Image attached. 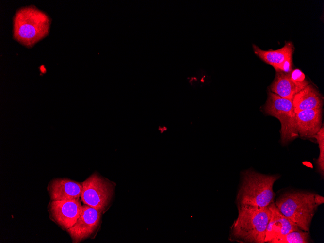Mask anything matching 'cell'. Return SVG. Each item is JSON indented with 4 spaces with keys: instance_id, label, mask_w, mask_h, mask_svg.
<instances>
[{
    "instance_id": "9a60e30c",
    "label": "cell",
    "mask_w": 324,
    "mask_h": 243,
    "mask_svg": "<svg viewBox=\"0 0 324 243\" xmlns=\"http://www.w3.org/2000/svg\"><path fill=\"white\" fill-rule=\"evenodd\" d=\"M311 242L309 231L298 230L277 238L271 243H309Z\"/></svg>"
},
{
    "instance_id": "8992f818",
    "label": "cell",
    "mask_w": 324,
    "mask_h": 243,
    "mask_svg": "<svg viewBox=\"0 0 324 243\" xmlns=\"http://www.w3.org/2000/svg\"><path fill=\"white\" fill-rule=\"evenodd\" d=\"M81 183L82 189L81 197L83 203L103 211L113 195V186L112 183L94 173Z\"/></svg>"
},
{
    "instance_id": "52a82bcc",
    "label": "cell",
    "mask_w": 324,
    "mask_h": 243,
    "mask_svg": "<svg viewBox=\"0 0 324 243\" xmlns=\"http://www.w3.org/2000/svg\"><path fill=\"white\" fill-rule=\"evenodd\" d=\"M102 212L85 204L75 224L67 230L73 243H79L91 235L99 225Z\"/></svg>"
},
{
    "instance_id": "ba28073f",
    "label": "cell",
    "mask_w": 324,
    "mask_h": 243,
    "mask_svg": "<svg viewBox=\"0 0 324 243\" xmlns=\"http://www.w3.org/2000/svg\"><path fill=\"white\" fill-rule=\"evenodd\" d=\"M49 208L54 221L66 230L76 222L81 212L82 206L79 199L51 200Z\"/></svg>"
},
{
    "instance_id": "2e32d148",
    "label": "cell",
    "mask_w": 324,
    "mask_h": 243,
    "mask_svg": "<svg viewBox=\"0 0 324 243\" xmlns=\"http://www.w3.org/2000/svg\"><path fill=\"white\" fill-rule=\"evenodd\" d=\"M315 138L319 145L320 150L319 156L317 160L318 170L323 177L324 174V127L323 125L317 133Z\"/></svg>"
},
{
    "instance_id": "9c48e42d",
    "label": "cell",
    "mask_w": 324,
    "mask_h": 243,
    "mask_svg": "<svg viewBox=\"0 0 324 243\" xmlns=\"http://www.w3.org/2000/svg\"><path fill=\"white\" fill-rule=\"evenodd\" d=\"M321 124L322 108L303 110L295 113V130L298 136L302 138H315Z\"/></svg>"
},
{
    "instance_id": "6da1fadb",
    "label": "cell",
    "mask_w": 324,
    "mask_h": 243,
    "mask_svg": "<svg viewBox=\"0 0 324 243\" xmlns=\"http://www.w3.org/2000/svg\"><path fill=\"white\" fill-rule=\"evenodd\" d=\"M324 197L313 192L289 191L275 202L279 211L301 230L309 231L312 220Z\"/></svg>"
},
{
    "instance_id": "5b68a950",
    "label": "cell",
    "mask_w": 324,
    "mask_h": 243,
    "mask_svg": "<svg viewBox=\"0 0 324 243\" xmlns=\"http://www.w3.org/2000/svg\"><path fill=\"white\" fill-rule=\"evenodd\" d=\"M265 113L280 122L281 138L283 145L298 137L295 127V113L292 99L282 97L269 90L264 107Z\"/></svg>"
},
{
    "instance_id": "7c38bea8",
    "label": "cell",
    "mask_w": 324,
    "mask_h": 243,
    "mask_svg": "<svg viewBox=\"0 0 324 243\" xmlns=\"http://www.w3.org/2000/svg\"><path fill=\"white\" fill-rule=\"evenodd\" d=\"M254 53L266 63L272 65L276 72L279 71L283 63L292 57L294 48L291 42H286L285 45L276 50H263L255 44L252 45Z\"/></svg>"
},
{
    "instance_id": "5bb4252c",
    "label": "cell",
    "mask_w": 324,
    "mask_h": 243,
    "mask_svg": "<svg viewBox=\"0 0 324 243\" xmlns=\"http://www.w3.org/2000/svg\"><path fill=\"white\" fill-rule=\"evenodd\" d=\"M292 101L295 113L303 110L321 109L323 105L321 95L309 84L297 93Z\"/></svg>"
},
{
    "instance_id": "3957f363",
    "label": "cell",
    "mask_w": 324,
    "mask_h": 243,
    "mask_svg": "<svg viewBox=\"0 0 324 243\" xmlns=\"http://www.w3.org/2000/svg\"><path fill=\"white\" fill-rule=\"evenodd\" d=\"M279 177L277 175H265L251 169L243 172L236 198L238 206L268 207L274 202L273 185Z\"/></svg>"
},
{
    "instance_id": "8fae6325",
    "label": "cell",
    "mask_w": 324,
    "mask_h": 243,
    "mask_svg": "<svg viewBox=\"0 0 324 243\" xmlns=\"http://www.w3.org/2000/svg\"><path fill=\"white\" fill-rule=\"evenodd\" d=\"M82 189L81 183L66 178L52 179L48 187L51 200L79 199Z\"/></svg>"
},
{
    "instance_id": "e0dca14e",
    "label": "cell",
    "mask_w": 324,
    "mask_h": 243,
    "mask_svg": "<svg viewBox=\"0 0 324 243\" xmlns=\"http://www.w3.org/2000/svg\"><path fill=\"white\" fill-rule=\"evenodd\" d=\"M190 84L193 87H197L199 84V81L197 78L192 77L188 78Z\"/></svg>"
},
{
    "instance_id": "7a4b0ae2",
    "label": "cell",
    "mask_w": 324,
    "mask_h": 243,
    "mask_svg": "<svg viewBox=\"0 0 324 243\" xmlns=\"http://www.w3.org/2000/svg\"><path fill=\"white\" fill-rule=\"evenodd\" d=\"M238 215L231 226L229 240L243 243H264L270 218L269 206H238Z\"/></svg>"
},
{
    "instance_id": "30bf717a",
    "label": "cell",
    "mask_w": 324,
    "mask_h": 243,
    "mask_svg": "<svg viewBox=\"0 0 324 243\" xmlns=\"http://www.w3.org/2000/svg\"><path fill=\"white\" fill-rule=\"evenodd\" d=\"M269 207L271 214L267 227L265 243H271L274 240L290 232L301 230L279 211L275 202L270 205Z\"/></svg>"
},
{
    "instance_id": "4fadbf2b",
    "label": "cell",
    "mask_w": 324,
    "mask_h": 243,
    "mask_svg": "<svg viewBox=\"0 0 324 243\" xmlns=\"http://www.w3.org/2000/svg\"><path fill=\"white\" fill-rule=\"evenodd\" d=\"M308 85L294 81L291 78L290 73L276 72L270 89L271 92L282 97L292 100L297 93Z\"/></svg>"
},
{
    "instance_id": "277c9868",
    "label": "cell",
    "mask_w": 324,
    "mask_h": 243,
    "mask_svg": "<svg viewBox=\"0 0 324 243\" xmlns=\"http://www.w3.org/2000/svg\"><path fill=\"white\" fill-rule=\"evenodd\" d=\"M49 22L46 15L37 9H22L14 19V36L23 44L32 45L48 32Z\"/></svg>"
}]
</instances>
